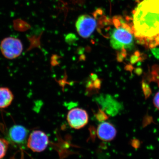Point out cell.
<instances>
[{"label":"cell","instance_id":"1","mask_svg":"<svg viewBox=\"0 0 159 159\" xmlns=\"http://www.w3.org/2000/svg\"><path fill=\"white\" fill-rule=\"evenodd\" d=\"M132 29L142 43L159 44V0H143L133 13Z\"/></svg>","mask_w":159,"mask_h":159},{"label":"cell","instance_id":"2","mask_svg":"<svg viewBox=\"0 0 159 159\" xmlns=\"http://www.w3.org/2000/svg\"><path fill=\"white\" fill-rule=\"evenodd\" d=\"M115 28L111 32L110 44L118 51L131 50L134 47L135 36L132 26L120 18L114 20Z\"/></svg>","mask_w":159,"mask_h":159},{"label":"cell","instance_id":"3","mask_svg":"<svg viewBox=\"0 0 159 159\" xmlns=\"http://www.w3.org/2000/svg\"><path fill=\"white\" fill-rule=\"evenodd\" d=\"M0 50L3 56L7 59H16L22 53V43L16 38L6 37L1 41Z\"/></svg>","mask_w":159,"mask_h":159},{"label":"cell","instance_id":"4","mask_svg":"<svg viewBox=\"0 0 159 159\" xmlns=\"http://www.w3.org/2000/svg\"><path fill=\"white\" fill-rule=\"evenodd\" d=\"M49 143V138L44 132L42 131L35 130L29 135L27 141V146L34 152H40L45 150Z\"/></svg>","mask_w":159,"mask_h":159},{"label":"cell","instance_id":"5","mask_svg":"<svg viewBox=\"0 0 159 159\" xmlns=\"http://www.w3.org/2000/svg\"><path fill=\"white\" fill-rule=\"evenodd\" d=\"M96 26V20L88 15H83L80 16L76 23L78 34L84 38L89 37L93 33Z\"/></svg>","mask_w":159,"mask_h":159},{"label":"cell","instance_id":"6","mask_svg":"<svg viewBox=\"0 0 159 159\" xmlns=\"http://www.w3.org/2000/svg\"><path fill=\"white\" fill-rule=\"evenodd\" d=\"M67 121L72 128L80 129L88 123V114L86 111L83 109H73L68 113Z\"/></svg>","mask_w":159,"mask_h":159},{"label":"cell","instance_id":"7","mask_svg":"<svg viewBox=\"0 0 159 159\" xmlns=\"http://www.w3.org/2000/svg\"><path fill=\"white\" fill-rule=\"evenodd\" d=\"M28 134L29 131L25 126L15 125L9 129L8 139L14 145L22 146L26 143Z\"/></svg>","mask_w":159,"mask_h":159},{"label":"cell","instance_id":"8","mask_svg":"<svg viewBox=\"0 0 159 159\" xmlns=\"http://www.w3.org/2000/svg\"><path fill=\"white\" fill-rule=\"evenodd\" d=\"M116 129L110 122H102L97 128V136L99 139L104 142L112 141L116 138Z\"/></svg>","mask_w":159,"mask_h":159},{"label":"cell","instance_id":"9","mask_svg":"<svg viewBox=\"0 0 159 159\" xmlns=\"http://www.w3.org/2000/svg\"><path fill=\"white\" fill-rule=\"evenodd\" d=\"M14 99L11 90L7 87H0V109L7 108Z\"/></svg>","mask_w":159,"mask_h":159},{"label":"cell","instance_id":"10","mask_svg":"<svg viewBox=\"0 0 159 159\" xmlns=\"http://www.w3.org/2000/svg\"><path fill=\"white\" fill-rule=\"evenodd\" d=\"M9 144V141L0 138V159H2L6 156Z\"/></svg>","mask_w":159,"mask_h":159},{"label":"cell","instance_id":"11","mask_svg":"<svg viewBox=\"0 0 159 159\" xmlns=\"http://www.w3.org/2000/svg\"><path fill=\"white\" fill-rule=\"evenodd\" d=\"M130 145L134 148L138 149L141 146V142L138 139H134L131 141Z\"/></svg>","mask_w":159,"mask_h":159},{"label":"cell","instance_id":"12","mask_svg":"<svg viewBox=\"0 0 159 159\" xmlns=\"http://www.w3.org/2000/svg\"><path fill=\"white\" fill-rule=\"evenodd\" d=\"M153 102L155 106L159 110V92L157 93L154 97Z\"/></svg>","mask_w":159,"mask_h":159},{"label":"cell","instance_id":"13","mask_svg":"<svg viewBox=\"0 0 159 159\" xmlns=\"http://www.w3.org/2000/svg\"><path fill=\"white\" fill-rule=\"evenodd\" d=\"M16 159L15 158V157H12L11 158V159Z\"/></svg>","mask_w":159,"mask_h":159}]
</instances>
